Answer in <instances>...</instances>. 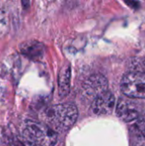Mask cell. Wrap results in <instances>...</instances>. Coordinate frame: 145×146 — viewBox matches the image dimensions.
<instances>
[{"instance_id":"ba28073f","label":"cell","mask_w":145,"mask_h":146,"mask_svg":"<svg viewBox=\"0 0 145 146\" xmlns=\"http://www.w3.org/2000/svg\"><path fill=\"white\" fill-rule=\"evenodd\" d=\"M71 68L69 65L61 68L58 76V92L61 97H66L70 90Z\"/></svg>"},{"instance_id":"5b68a950","label":"cell","mask_w":145,"mask_h":146,"mask_svg":"<svg viewBox=\"0 0 145 146\" xmlns=\"http://www.w3.org/2000/svg\"><path fill=\"white\" fill-rule=\"evenodd\" d=\"M116 114L122 121L129 122L138 118L139 108L133 99L128 97L121 98L116 106Z\"/></svg>"},{"instance_id":"277c9868","label":"cell","mask_w":145,"mask_h":146,"mask_svg":"<svg viewBox=\"0 0 145 146\" xmlns=\"http://www.w3.org/2000/svg\"><path fill=\"white\" fill-rule=\"evenodd\" d=\"M108 80L102 74L90 76L82 86V94L88 100H94L108 90Z\"/></svg>"},{"instance_id":"7c38bea8","label":"cell","mask_w":145,"mask_h":146,"mask_svg":"<svg viewBox=\"0 0 145 146\" xmlns=\"http://www.w3.org/2000/svg\"><path fill=\"white\" fill-rule=\"evenodd\" d=\"M138 146H145V142H143L141 145H138Z\"/></svg>"},{"instance_id":"6da1fadb","label":"cell","mask_w":145,"mask_h":146,"mask_svg":"<svg viewBox=\"0 0 145 146\" xmlns=\"http://www.w3.org/2000/svg\"><path fill=\"white\" fill-rule=\"evenodd\" d=\"M78 118L77 107L73 104H60L48 108L44 113L46 126L56 132H66L70 129Z\"/></svg>"},{"instance_id":"8fae6325","label":"cell","mask_w":145,"mask_h":146,"mask_svg":"<svg viewBox=\"0 0 145 146\" xmlns=\"http://www.w3.org/2000/svg\"><path fill=\"white\" fill-rule=\"evenodd\" d=\"M7 146H24L22 144H21L19 141H17V140H13V141H10V142H9L8 143V145Z\"/></svg>"},{"instance_id":"8992f818","label":"cell","mask_w":145,"mask_h":146,"mask_svg":"<svg viewBox=\"0 0 145 146\" xmlns=\"http://www.w3.org/2000/svg\"><path fill=\"white\" fill-rule=\"evenodd\" d=\"M115 97L112 92L107 91L97 98L91 104V110L97 115H105L112 113L115 107Z\"/></svg>"},{"instance_id":"9c48e42d","label":"cell","mask_w":145,"mask_h":146,"mask_svg":"<svg viewBox=\"0 0 145 146\" xmlns=\"http://www.w3.org/2000/svg\"><path fill=\"white\" fill-rule=\"evenodd\" d=\"M130 72L145 73V57H134L130 62Z\"/></svg>"},{"instance_id":"3957f363","label":"cell","mask_w":145,"mask_h":146,"mask_svg":"<svg viewBox=\"0 0 145 146\" xmlns=\"http://www.w3.org/2000/svg\"><path fill=\"white\" fill-rule=\"evenodd\" d=\"M121 88L126 97L145 99V73L128 72L122 78Z\"/></svg>"},{"instance_id":"7a4b0ae2","label":"cell","mask_w":145,"mask_h":146,"mask_svg":"<svg viewBox=\"0 0 145 146\" xmlns=\"http://www.w3.org/2000/svg\"><path fill=\"white\" fill-rule=\"evenodd\" d=\"M21 136L30 146H54L57 136L52 129L44 123L26 121L21 128Z\"/></svg>"},{"instance_id":"30bf717a","label":"cell","mask_w":145,"mask_h":146,"mask_svg":"<svg viewBox=\"0 0 145 146\" xmlns=\"http://www.w3.org/2000/svg\"><path fill=\"white\" fill-rule=\"evenodd\" d=\"M136 128L143 137H145V115L138 121L136 124Z\"/></svg>"},{"instance_id":"52a82bcc","label":"cell","mask_w":145,"mask_h":146,"mask_svg":"<svg viewBox=\"0 0 145 146\" xmlns=\"http://www.w3.org/2000/svg\"><path fill=\"white\" fill-rule=\"evenodd\" d=\"M21 51L31 59H39L44 53V46L38 41H27L21 45Z\"/></svg>"}]
</instances>
